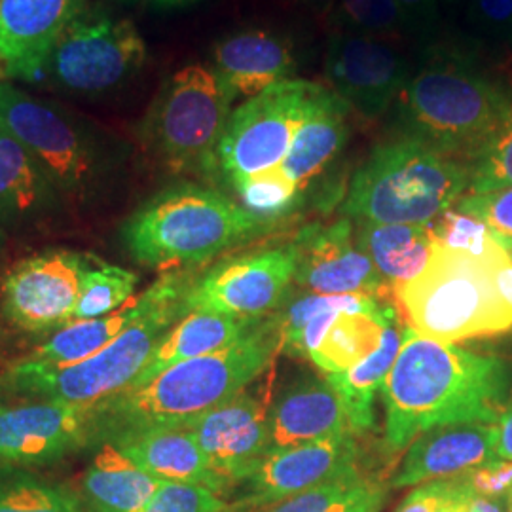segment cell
Listing matches in <instances>:
<instances>
[{
    "instance_id": "1",
    "label": "cell",
    "mask_w": 512,
    "mask_h": 512,
    "mask_svg": "<svg viewBox=\"0 0 512 512\" xmlns=\"http://www.w3.org/2000/svg\"><path fill=\"white\" fill-rule=\"evenodd\" d=\"M509 384L511 370L503 359L404 327L403 348L382 389L387 450L406 452L435 427L497 423Z\"/></svg>"
},
{
    "instance_id": "2",
    "label": "cell",
    "mask_w": 512,
    "mask_h": 512,
    "mask_svg": "<svg viewBox=\"0 0 512 512\" xmlns=\"http://www.w3.org/2000/svg\"><path fill=\"white\" fill-rule=\"evenodd\" d=\"M281 346L274 311L232 346L169 366L148 384L93 404V440L112 442L141 429L190 423L262 378Z\"/></svg>"
},
{
    "instance_id": "3",
    "label": "cell",
    "mask_w": 512,
    "mask_h": 512,
    "mask_svg": "<svg viewBox=\"0 0 512 512\" xmlns=\"http://www.w3.org/2000/svg\"><path fill=\"white\" fill-rule=\"evenodd\" d=\"M511 114L512 76L488 73L454 44H427L395 101L403 137L469 165Z\"/></svg>"
},
{
    "instance_id": "4",
    "label": "cell",
    "mask_w": 512,
    "mask_h": 512,
    "mask_svg": "<svg viewBox=\"0 0 512 512\" xmlns=\"http://www.w3.org/2000/svg\"><path fill=\"white\" fill-rule=\"evenodd\" d=\"M395 293L410 329L431 340L458 344L505 334L512 330V255L501 243L475 255L433 241L425 270Z\"/></svg>"
},
{
    "instance_id": "5",
    "label": "cell",
    "mask_w": 512,
    "mask_h": 512,
    "mask_svg": "<svg viewBox=\"0 0 512 512\" xmlns=\"http://www.w3.org/2000/svg\"><path fill=\"white\" fill-rule=\"evenodd\" d=\"M0 124L33 154L65 205L93 211L120 188L128 147L73 110L0 82Z\"/></svg>"
},
{
    "instance_id": "6",
    "label": "cell",
    "mask_w": 512,
    "mask_h": 512,
    "mask_svg": "<svg viewBox=\"0 0 512 512\" xmlns=\"http://www.w3.org/2000/svg\"><path fill=\"white\" fill-rule=\"evenodd\" d=\"M268 228L217 188L177 183L141 203L120 239L135 262L173 272L203 266Z\"/></svg>"
},
{
    "instance_id": "7",
    "label": "cell",
    "mask_w": 512,
    "mask_h": 512,
    "mask_svg": "<svg viewBox=\"0 0 512 512\" xmlns=\"http://www.w3.org/2000/svg\"><path fill=\"white\" fill-rule=\"evenodd\" d=\"M194 281L192 270L162 275L141 294L143 315L107 348L78 363L25 359L8 370L6 382L21 395L63 403H101L124 391L143 372L165 334L186 317L184 302Z\"/></svg>"
},
{
    "instance_id": "8",
    "label": "cell",
    "mask_w": 512,
    "mask_h": 512,
    "mask_svg": "<svg viewBox=\"0 0 512 512\" xmlns=\"http://www.w3.org/2000/svg\"><path fill=\"white\" fill-rule=\"evenodd\" d=\"M469 186L471 165L401 135L374 148L355 171L342 213L355 222L431 224Z\"/></svg>"
},
{
    "instance_id": "9",
    "label": "cell",
    "mask_w": 512,
    "mask_h": 512,
    "mask_svg": "<svg viewBox=\"0 0 512 512\" xmlns=\"http://www.w3.org/2000/svg\"><path fill=\"white\" fill-rule=\"evenodd\" d=\"M234 101L211 67L188 65L165 80L139 139L167 171L217 179V148Z\"/></svg>"
},
{
    "instance_id": "10",
    "label": "cell",
    "mask_w": 512,
    "mask_h": 512,
    "mask_svg": "<svg viewBox=\"0 0 512 512\" xmlns=\"http://www.w3.org/2000/svg\"><path fill=\"white\" fill-rule=\"evenodd\" d=\"M147 59V42L129 19L84 6L55 40L42 80L57 92L97 97L124 88Z\"/></svg>"
},
{
    "instance_id": "11",
    "label": "cell",
    "mask_w": 512,
    "mask_h": 512,
    "mask_svg": "<svg viewBox=\"0 0 512 512\" xmlns=\"http://www.w3.org/2000/svg\"><path fill=\"white\" fill-rule=\"evenodd\" d=\"M319 84L285 80L232 110L217 148V179L232 190L283 164Z\"/></svg>"
},
{
    "instance_id": "12",
    "label": "cell",
    "mask_w": 512,
    "mask_h": 512,
    "mask_svg": "<svg viewBox=\"0 0 512 512\" xmlns=\"http://www.w3.org/2000/svg\"><path fill=\"white\" fill-rule=\"evenodd\" d=\"M296 268L293 243L232 256L192 283L184 310L209 311L239 319H262L289 293Z\"/></svg>"
},
{
    "instance_id": "13",
    "label": "cell",
    "mask_w": 512,
    "mask_h": 512,
    "mask_svg": "<svg viewBox=\"0 0 512 512\" xmlns=\"http://www.w3.org/2000/svg\"><path fill=\"white\" fill-rule=\"evenodd\" d=\"M272 384L274 366L266 372L264 384L253 389L245 387L232 399L184 425L196 435L224 492L241 486L270 454L268 408L272 403Z\"/></svg>"
},
{
    "instance_id": "14",
    "label": "cell",
    "mask_w": 512,
    "mask_h": 512,
    "mask_svg": "<svg viewBox=\"0 0 512 512\" xmlns=\"http://www.w3.org/2000/svg\"><path fill=\"white\" fill-rule=\"evenodd\" d=\"M90 255L50 249L18 262L2 279V311L27 332L73 323Z\"/></svg>"
},
{
    "instance_id": "15",
    "label": "cell",
    "mask_w": 512,
    "mask_h": 512,
    "mask_svg": "<svg viewBox=\"0 0 512 512\" xmlns=\"http://www.w3.org/2000/svg\"><path fill=\"white\" fill-rule=\"evenodd\" d=\"M410 74V61L389 42L353 33H330L325 52L330 92L361 118L384 116L395 105Z\"/></svg>"
},
{
    "instance_id": "16",
    "label": "cell",
    "mask_w": 512,
    "mask_h": 512,
    "mask_svg": "<svg viewBox=\"0 0 512 512\" xmlns=\"http://www.w3.org/2000/svg\"><path fill=\"white\" fill-rule=\"evenodd\" d=\"M359 448L351 431L270 452L241 484L230 512H262L293 495L359 469Z\"/></svg>"
},
{
    "instance_id": "17",
    "label": "cell",
    "mask_w": 512,
    "mask_h": 512,
    "mask_svg": "<svg viewBox=\"0 0 512 512\" xmlns=\"http://www.w3.org/2000/svg\"><path fill=\"white\" fill-rule=\"evenodd\" d=\"M93 404L40 401L0 408V463L48 465L93 440Z\"/></svg>"
},
{
    "instance_id": "18",
    "label": "cell",
    "mask_w": 512,
    "mask_h": 512,
    "mask_svg": "<svg viewBox=\"0 0 512 512\" xmlns=\"http://www.w3.org/2000/svg\"><path fill=\"white\" fill-rule=\"evenodd\" d=\"M296 268L293 281L317 294H370L387 283L372 260L357 247L351 219L304 226L293 241Z\"/></svg>"
},
{
    "instance_id": "19",
    "label": "cell",
    "mask_w": 512,
    "mask_h": 512,
    "mask_svg": "<svg viewBox=\"0 0 512 512\" xmlns=\"http://www.w3.org/2000/svg\"><path fill=\"white\" fill-rule=\"evenodd\" d=\"M84 0H0V78L38 82L55 40Z\"/></svg>"
},
{
    "instance_id": "20",
    "label": "cell",
    "mask_w": 512,
    "mask_h": 512,
    "mask_svg": "<svg viewBox=\"0 0 512 512\" xmlns=\"http://www.w3.org/2000/svg\"><path fill=\"white\" fill-rule=\"evenodd\" d=\"M495 446V423H456L435 427L406 448L389 488H410L431 480L465 475L497 458Z\"/></svg>"
},
{
    "instance_id": "21",
    "label": "cell",
    "mask_w": 512,
    "mask_h": 512,
    "mask_svg": "<svg viewBox=\"0 0 512 512\" xmlns=\"http://www.w3.org/2000/svg\"><path fill=\"white\" fill-rule=\"evenodd\" d=\"M211 69L236 99H251L291 80L298 57L291 38L268 29H243L215 42Z\"/></svg>"
},
{
    "instance_id": "22",
    "label": "cell",
    "mask_w": 512,
    "mask_h": 512,
    "mask_svg": "<svg viewBox=\"0 0 512 512\" xmlns=\"http://www.w3.org/2000/svg\"><path fill=\"white\" fill-rule=\"evenodd\" d=\"M65 207L33 154L0 124V226L31 232L59 219Z\"/></svg>"
},
{
    "instance_id": "23",
    "label": "cell",
    "mask_w": 512,
    "mask_h": 512,
    "mask_svg": "<svg viewBox=\"0 0 512 512\" xmlns=\"http://www.w3.org/2000/svg\"><path fill=\"white\" fill-rule=\"evenodd\" d=\"M270 452L351 431L327 378L306 374L277 393L268 408Z\"/></svg>"
},
{
    "instance_id": "24",
    "label": "cell",
    "mask_w": 512,
    "mask_h": 512,
    "mask_svg": "<svg viewBox=\"0 0 512 512\" xmlns=\"http://www.w3.org/2000/svg\"><path fill=\"white\" fill-rule=\"evenodd\" d=\"M110 444L118 446L137 467L158 480L200 484L217 494L224 488L211 471L196 435L184 425L150 427L126 433Z\"/></svg>"
},
{
    "instance_id": "25",
    "label": "cell",
    "mask_w": 512,
    "mask_h": 512,
    "mask_svg": "<svg viewBox=\"0 0 512 512\" xmlns=\"http://www.w3.org/2000/svg\"><path fill=\"white\" fill-rule=\"evenodd\" d=\"M349 112L338 95L319 86L293 145L279 165L304 194L348 145Z\"/></svg>"
},
{
    "instance_id": "26",
    "label": "cell",
    "mask_w": 512,
    "mask_h": 512,
    "mask_svg": "<svg viewBox=\"0 0 512 512\" xmlns=\"http://www.w3.org/2000/svg\"><path fill=\"white\" fill-rule=\"evenodd\" d=\"M268 317V315H266ZM264 319V317H262ZM262 319H239L222 313L194 311L169 330L150 355L147 366L129 387L148 384L169 366L217 353L247 336ZM128 389V387H126Z\"/></svg>"
},
{
    "instance_id": "27",
    "label": "cell",
    "mask_w": 512,
    "mask_h": 512,
    "mask_svg": "<svg viewBox=\"0 0 512 512\" xmlns=\"http://www.w3.org/2000/svg\"><path fill=\"white\" fill-rule=\"evenodd\" d=\"M403 340L404 329L395 311L387 319L380 348L370 357H366L363 363L349 370L327 374L329 384L342 403L353 435H365L366 431H372L376 427L374 401L384 389L387 376L403 348Z\"/></svg>"
},
{
    "instance_id": "28",
    "label": "cell",
    "mask_w": 512,
    "mask_h": 512,
    "mask_svg": "<svg viewBox=\"0 0 512 512\" xmlns=\"http://www.w3.org/2000/svg\"><path fill=\"white\" fill-rule=\"evenodd\" d=\"M357 247L365 253L385 283L393 289L420 275L433 251L429 224H376L357 220Z\"/></svg>"
},
{
    "instance_id": "29",
    "label": "cell",
    "mask_w": 512,
    "mask_h": 512,
    "mask_svg": "<svg viewBox=\"0 0 512 512\" xmlns=\"http://www.w3.org/2000/svg\"><path fill=\"white\" fill-rule=\"evenodd\" d=\"M380 306L382 302L370 294L287 293L275 311L283 338L281 351L291 357H310L338 313Z\"/></svg>"
},
{
    "instance_id": "30",
    "label": "cell",
    "mask_w": 512,
    "mask_h": 512,
    "mask_svg": "<svg viewBox=\"0 0 512 512\" xmlns=\"http://www.w3.org/2000/svg\"><path fill=\"white\" fill-rule=\"evenodd\" d=\"M164 480L145 473L114 444L103 442L82 478L93 512H137Z\"/></svg>"
},
{
    "instance_id": "31",
    "label": "cell",
    "mask_w": 512,
    "mask_h": 512,
    "mask_svg": "<svg viewBox=\"0 0 512 512\" xmlns=\"http://www.w3.org/2000/svg\"><path fill=\"white\" fill-rule=\"evenodd\" d=\"M395 308L382 304L378 310L342 311L330 323L319 346L310 353V359L325 374L344 372L363 363L384 338L387 319Z\"/></svg>"
},
{
    "instance_id": "32",
    "label": "cell",
    "mask_w": 512,
    "mask_h": 512,
    "mask_svg": "<svg viewBox=\"0 0 512 512\" xmlns=\"http://www.w3.org/2000/svg\"><path fill=\"white\" fill-rule=\"evenodd\" d=\"M145 311L143 296L135 298L129 306H124L110 315L97 319H78L61 329L55 330L46 344L33 351L31 361L38 363H78L101 349L107 348L133 321H137Z\"/></svg>"
},
{
    "instance_id": "33",
    "label": "cell",
    "mask_w": 512,
    "mask_h": 512,
    "mask_svg": "<svg viewBox=\"0 0 512 512\" xmlns=\"http://www.w3.org/2000/svg\"><path fill=\"white\" fill-rule=\"evenodd\" d=\"M0 512H82L78 499L18 465H0Z\"/></svg>"
},
{
    "instance_id": "34",
    "label": "cell",
    "mask_w": 512,
    "mask_h": 512,
    "mask_svg": "<svg viewBox=\"0 0 512 512\" xmlns=\"http://www.w3.org/2000/svg\"><path fill=\"white\" fill-rule=\"evenodd\" d=\"M329 14L332 33H353L384 42L410 37L397 0H336Z\"/></svg>"
},
{
    "instance_id": "35",
    "label": "cell",
    "mask_w": 512,
    "mask_h": 512,
    "mask_svg": "<svg viewBox=\"0 0 512 512\" xmlns=\"http://www.w3.org/2000/svg\"><path fill=\"white\" fill-rule=\"evenodd\" d=\"M137 275L126 268L114 266L99 256L90 255L82 277V291L74 311V321L105 317L124 304L135 293Z\"/></svg>"
},
{
    "instance_id": "36",
    "label": "cell",
    "mask_w": 512,
    "mask_h": 512,
    "mask_svg": "<svg viewBox=\"0 0 512 512\" xmlns=\"http://www.w3.org/2000/svg\"><path fill=\"white\" fill-rule=\"evenodd\" d=\"M239 203L258 220L274 226L293 215L304 200V192L285 175L281 167L264 171L234 188Z\"/></svg>"
},
{
    "instance_id": "37",
    "label": "cell",
    "mask_w": 512,
    "mask_h": 512,
    "mask_svg": "<svg viewBox=\"0 0 512 512\" xmlns=\"http://www.w3.org/2000/svg\"><path fill=\"white\" fill-rule=\"evenodd\" d=\"M512 188V114L471 164L467 194Z\"/></svg>"
},
{
    "instance_id": "38",
    "label": "cell",
    "mask_w": 512,
    "mask_h": 512,
    "mask_svg": "<svg viewBox=\"0 0 512 512\" xmlns=\"http://www.w3.org/2000/svg\"><path fill=\"white\" fill-rule=\"evenodd\" d=\"M433 241L450 249H461L475 255H484L499 245L494 232L480 220L473 219L458 209L442 213L431 224Z\"/></svg>"
},
{
    "instance_id": "39",
    "label": "cell",
    "mask_w": 512,
    "mask_h": 512,
    "mask_svg": "<svg viewBox=\"0 0 512 512\" xmlns=\"http://www.w3.org/2000/svg\"><path fill=\"white\" fill-rule=\"evenodd\" d=\"M137 512H230V503L200 484L164 482Z\"/></svg>"
},
{
    "instance_id": "40",
    "label": "cell",
    "mask_w": 512,
    "mask_h": 512,
    "mask_svg": "<svg viewBox=\"0 0 512 512\" xmlns=\"http://www.w3.org/2000/svg\"><path fill=\"white\" fill-rule=\"evenodd\" d=\"M363 480L365 476L361 471L353 469L308 492L283 499L262 512H334Z\"/></svg>"
},
{
    "instance_id": "41",
    "label": "cell",
    "mask_w": 512,
    "mask_h": 512,
    "mask_svg": "<svg viewBox=\"0 0 512 512\" xmlns=\"http://www.w3.org/2000/svg\"><path fill=\"white\" fill-rule=\"evenodd\" d=\"M456 205L461 213L484 222L497 238H512V188L465 194Z\"/></svg>"
},
{
    "instance_id": "42",
    "label": "cell",
    "mask_w": 512,
    "mask_h": 512,
    "mask_svg": "<svg viewBox=\"0 0 512 512\" xmlns=\"http://www.w3.org/2000/svg\"><path fill=\"white\" fill-rule=\"evenodd\" d=\"M467 21L478 37L512 46V0H471Z\"/></svg>"
},
{
    "instance_id": "43",
    "label": "cell",
    "mask_w": 512,
    "mask_h": 512,
    "mask_svg": "<svg viewBox=\"0 0 512 512\" xmlns=\"http://www.w3.org/2000/svg\"><path fill=\"white\" fill-rule=\"evenodd\" d=\"M463 476L469 488L478 495L509 497L512 492L511 459H492Z\"/></svg>"
},
{
    "instance_id": "44",
    "label": "cell",
    "mask_w": 512,
    "mask_h": 512,
    "mask_svg": "<svg viewBox=\"0 0 512 512\" xmlns=\"http://www.w3.org/2000/svg\"><path fill=\"white\" fill-rule=\"evenodd\" d=\"M410 29V37L429 44L439 25L440 0H397Z\"/></svg>"
},
{
    "instance_id": "45",
    "label": "cell",
    "mask_w": 512,
    "mask_h": 512,
    "mask_svg": "<svg viewBox=\"0 0 512 512\" xmlns=\"http://www.w3.org/2000/svg\"><path fill=\"white\" fill-rule=\"evenodd\" d=\"M387 495L389 486L365 478L334 512H380L384 509Z\"/></svg>"
},
{
    "instance_id": "46",
    "label": "cell",
    "mask_w": 512,
    "mask_h": 512,
    "mask_svg": "<svg viewBox=\"0 0 512 512\" xmlns=\"http://www.w3.org/2000/svg\"><path fill=\"white\" fill-rule=\"evenodd\" d=\"M446 488H448V478L420 484L404 497L395 512H437L440 501L446 494Z\"/></svg>"
},
{
    "instance_id": "47",
    "label": "cell",
    "mask_w": 512,
    "mask_h": 512,
    "mask_svg": "<svg viewBox=\"0 0 512 512\" xmlns=\"http://www.w3.org/2000/svg\"><path fill=\"white\" fill-rule=\"evenodd\" d=\"M495 429H497V446H495L497 458L512 461V399L505 404L499 420L495 423Z\"/></svg>"
},
{
    "instance_id": "48",
    "label": "cell",
    "mask_w": 512,
    "mask_h": 512,
    "mask_svg": "<svg viewBox=\"0 0 512 512\" xmlns=\"http://www.w3.org/2000/svg\"><path fill=\"white\" fill-rule=\"evenodd\" d=\"M465 478V476H463ZM467 482V480H465ZM465 512H509V497H486L469 488L465 494Z\"/></svg>"
},
{
    "instance_id": "49",
    "label": "cell",
    "mask_w": 512,
    "mask_h": 512,
    "mask_svg": "<svg viewBox=\"0 0 512 512\" xmlns=\"http://www.w3.org/2000/svg\"><path fill=\"white\" fill-rule=\"evenodd\" d=\"M465 494H467V482L463 475L448 478V488L437 512H465Z\"/></svg>"
},
{
    "instance_id": "50",
    "label": "cell",
    "mask_w": 512,
    "mask_h": 512,
    "mask_svg": "<svg viewBox=\"0 0 512 512\" xmlns=\"http://www.w3.org/2000/svg\"><path fill=\"white\" fill-rule=\"evenodd\" d=\"M154 8H160V10H173V8H186V6H192L196 2H202V0H150Z\"/></svg>"
},
{
    "instance_id": "51",
    "label": "cell",
    "mask_w": 512,
    "mask_h": 512,
    "mask_svg": "<svg viewBox=\"0 0 512 512\" xmlns=\"http://www.w3.org/2000/svg\"><path fill=\"white\" fill-rule=\"evenodd\" d=\"M296 4H302V6H308L313 10H329L336 4V0H293Z\"/></svg>"
},
{
    "instance_id": "52",
    "label": "cell",
    "mask_w": 512,
    "mask_h": 512,
    "mask_svg": "<svg viewBox=\"0 0 512 512\" xmlns=\"http://www.w3.org/2000/svg\"><path fill=\"white\" fill-rule=\"evenodd\" d=\"M499 239V243L509 251L512 255V238H497Z\"/></svg>"
},
{
    "instance_id": "53",
    "label": "cell",
    "mask_w": 512,
    "mask_h": 512,
    "mask_svg": "<svg viewBox=\"0 0 512 512\" xmlns=\"http://www.w3.org/2000/svg\"><path fill=\"white\" fill-rule=\"evenodd\" d=\"M4 245H6V234H4V228L0 226V255L4 251Z\"/></svg>"
},
{
    "instance_id": "54",
    "label": "cell",
    "mask_w": 512,
    "mask_h": 512,
    "mask_svg": "<svg viewBox=\"0 0 512 512\" xmlns=\"http://www.w3.org/2000/svg\"><path fill=\"white\" fill-rule=\"evenodd\" d=\"M459 2L461 0H440V4H444V6H456Z\"/></svg>"
},
{
    "instance_id": "55",
    "label": "cell",
    "mask_w": 512,
    "mask_h": 512,
    "mask_svg": "<svg viewBox=\"0 0 512 512\" xmlns=\"http://www.w3.org/2000/svg\"><path fill=\"white\" fill-rule=\"evenodd\" d=\"M120 2H124V4H135V2H139V0H120Z\"/></svg>"
},
{
    "instance_id": "56",
    "label": "cell",
    "mask_w": 512,
    "mask_h": 512,
    "mask_svg": "<svg viewBox=\"0 0 512 512\" xmlns=\"http://www.w3.org/2000/svg\"><path fill=\"white\" fill-rule=\"evenodd\" d=\"M509 512H512V492L509 494Z\"/></svg>"
}]
</instances>
